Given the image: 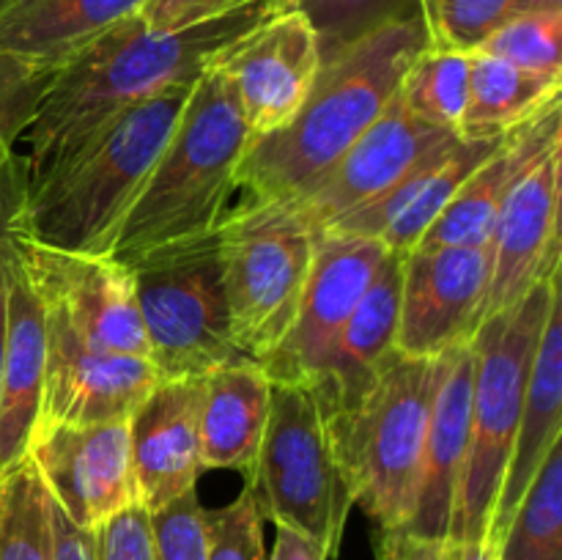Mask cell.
Instances as JSON below:
<instances>
[{"label": "cell", "mask_w": 562, "mask_h": 560, "mask_svg": "<svg viewBox=\"0 0 562 560\" xmlns=\"http://www.w3.org/2000/svg\"><path fill=\"white\" fill-rule=\"evenodd\" d=\"M472 379H475L472 344H461L439 357L426 450H423L420 489H417L415 516L406 527L417 536L450 538L456 489L470 448Z\"/></svg>", "instance_id": "obj_23"}, {"label": "cell", "mask_w": 562, "mask_h": 560, "mask_svg": "<svg viewBox=\"0 0 562 560\" xmlns=\"http://www.w3.org/2000/svg\"><path fill=\"white\" fill-rule=\"evenodd\" d=\"M426 47V27L415 11L327 55L300 113L274 135L250 143L236 201L291 203L311 190L379 119Z\"/></svg>", "instance_id": "obj_2"}, {"label": "cell", "mask_w": 562, "mask_h": 560, "mask_svg": "<svg viewBox=\"0 0 562 560\" xmlns=\"http://www.w3.org/2000/svg\"><path fill=\"white\" fill-rule=\"evenodd\" d=\"M272 404V379L258 362L236 360L201 377V464L250 475Z\"/></svg>", "instance_id": "obj_25"}, {"label": "cell", "mask_w": 562, "mask_h": 560, "mask_svg": "<svg viewBox=\"0 0 562 560\" xmlns=\"http://www.w3.org/2000/svg\"><path fill=\"white\" fill-rule=\"evenodd\" d=\"M387 253L371 236L318 231L316 258L294 324L261 362L272 382L311 384L316 379Z\"/></svg>", "instance_id": "obj_15"}, {"label": "cell", "mask_w": 562, "mask_h": 560, "mask_svg": "<svg viewBox=\"0 0 562 560\" xmlns=\"http://www.w3.org/2000/svg\"><path fill=\"white\" fill-rule=\"evenodd\" d=\"M499 60L562 77V11L527 9L505 22L477 49Z\"/></svg>", "instance_id": "obj_32"}, {"label": "cell", "mask_w": 562, "mask_h": 560, "mask_svg": "<svg viewBox=\"0 0 562 560\" xmlns=\"http://www.w3.org/2000/svg\"><path fill=\"white\" fill-rule=\"evenodd\" d=\"M217 239L234 344L261 366L294 324L318 231L285 203L234 201L220 220Z\"/></svg>", "instance_id": "obj_8"}, {"label": "cell", "mask_w": 562, "mask_h": 560, "mask_svg": "<svg viewBox=\"0 0 562 560\" xmlns=\"http://www.w3.org/2000/svg\"><path fill=\"white\" fill-rule=\"evenodd\" d=\"M560 176L562 146L532 165L499 209L488 239L492 272L483 318L519 305L560 269Z\"/></svg>", "instance_id": "obj_18"}, {"label": "cell", "mask_w": 562, "mask_h": 560, "mask_svg": "<svg viewBox=\"0 0 562 560\" xmlns=\"http://www.w3.org/2000/svg\"><path fill=\"white\" fill-rule=\"evenodd\" d=\"M44 360V302L22 264L11 225L5 250V338L0 360V475L27 459V445L42 410Z\"/></svg>", "instance_id": "obj_21"}, {"label": "cell", "mask_w": 562, "mask_h": 560, "mask_svg": "<svg viewBox=\"0 0 562 560\" xmlns=\"http://www.w3.org/2000/svg\"><path fill=\"white\" fill-rule=\"evenodd\" d=\"M562 77L541 75L472 53L470 97H467L461 137H494L514 132L560 99Z\"/></svg>", "instance_id": "obj_27"}, {"label": "cell", "mask_w": 562, "mask_h": 560, "mask_svg": "<svg viewBox=\"0 0 562 560\" xmlns=\"http://www.w3.org/2000/svg\"><path fill=\"white\" fill-rule=\"evenodd\" d=\"M250 148L234 88L209 66L190 88L168 146L132 201L108 256L124 267L217 231Z\"/></svg>", "instance_id": "obj_4"}, {"label": "cell", "mask_w": 562, "mask_h": 560, "mask_svg": "<svg viewBox=\"0 0 562 560\" xmlns=\"http://www.w3.org/2000/svg\"><path fill=\"white\" fill-rule=\"evenodd\" d=\"M209 66L234 88L247 135L256 143L300 113L322 69V47L307 16L285 5L220 49Z\"/></svg>", "instance_id": "obj_10"}, {"label": "cell", "mask_w": 562, "mask_h": 560, "mask_svg": "<svg viewBox=\"0 0 562 560\" xmlns=\"http://www.w3.org/2000/svg\"><path fill=\"white\" fill-rule=\"evenodd\" d=\"M401 269H404V256L387 253L368 283L366 294L357 302L355 313L340 329L327 360L318 368L316 379L307 384L316 395L329 437L362 410L398 351L395 335H398Z\"/></svg>", "instance_id": "obj_17"}, {"label": "cell", "mask_w": 562, "mask_h": 560, "mask_svg": "<svg viewBox=\"0 0 562 560\" xmlns=\"http://www.w3.org/2000/svg\"><path fill=\"white\" fill-rule=\"evenodd\" d=\"M49 527H53V560H97L93 533L77 527L49 497Z\"/></svg>", "instance_id": "obj_41"}, {"label": "cell", "mask_w": 562, "mask_h": 560, "mask_svg": "<svg viewBox=\"0 0 562 560\" xmlns=\"http://www.w3.org/2000/svg\"><path fill=\"white\" fill-rule=\"evenodd\" d=\"M209 552L206 560H267L263 552V516L258 514L250 492L220 508H206Z\"/></svg>", "instance_id": "obj_36"}, {"label": "cell", "mask_w": 562, "mask_h": 560, "mask_svg": "<svg viewBox=\"0 0 562 560\" xmlns=\"http://www.w3.org/2000/svg\"><path fill=\"white\" fill-rule=\"evenodd\" d=\"M558 291L560 269L538 283L519 305L483 318L477 333L472 335L475 379H472L470 448L456 489L448 533L456 544L472 541L492 525L514 453L530 362Z\"/></svg>", "instance_id": "obj_5"}, {"label": "cell", "mask_w": 562, "mask_h": 560, "mask_svg": "<svg viewBox=\"0 0 562 560\" xmlns=\"http://www.w3.org/2000/svg\"><path fill=\"white\" fill-rule=\"evenodd\" d=\"M269 560H329V558L327 552L313 541V538L302 536V533L291 530V527H278Z\"/></svg>", "instance_id": "obj_42"}, {"label": "cell", "mask_w": 562, "mask_h": 560, "mask_svg": "<svg viewBox=\"0 0 562 560\" xmlns=\"http://www.w3.org/2000/svg\"><path fill=\"white\" fill-rule=\"evenodd\" d=\"M27 190V165L14 146L0 141V360L5 338V250H9L11 225Z\"/></svg>", "instance_id": "obj_38"}, {"label": "cell", "mask_w": 562, "mask_h": 560, "mask_svg": "<svg viewBox=\"0 0 562 560\" xmlns=\"http://www.w3.org/2000/svg\"><path fill=\"white\" fill-rule=\"evenodd\" d=\"M472 53L426 47L401 80V99L417 119L461 135L467 97H470Z\"/></svg>", "instance_id": "obj_29"}, {"label": "cell", "mask_w": 562, "mask_h": 560, "mask_svg": "<svg viewBox=\"0 0 562 560\" xmlns=\"http://www.w3.org/2000/svg\"><path fill=\"white\" fill-rule=\"evenodd\" d=\"M14 245L42 302L58 307L102 349L148 360L135 275L130 267L110 256L55 250L16 234Z\"/></svg>", "instance_id": "obj_16"}, {"label": "cell", "mask_w": 562, "mask_h": 560, "mask_svg": "<svg viewBox=\"0 0 562 560\" xmlns=\"http://www.w3.org/2000/svg\"><path fill=\"white\" fill-rule=\"evenodd\" d=\"M562 102L543 108L536 119L505 135L497 152L461 184L412 250L453 245H486L492 239L499 209L510 192L552 148L562 146Z\"/></svg>", "instance_id": "obj_22"}, {"label": "cell", "mask_w": 562, "mask_h": 560, "mask_svg": "<svg viewBox=\"0 0 562 560\" xmlns=\"http://www.w3.org/2000/svg\"><path fill=\"white\" fill-rule=\"evenodd\" d=\"M245 489L263 519L313 538L329 560L338 558L355 494L307 384L272 382L269 421Z\"/></svg>", "instance_id": "obj_6"}, {"label": "cell", "mask_w": 562, "mask_h": 560, "mask_svg": "<svg viewBox=\"0 0 562 560\" xmlns=\"http://www.w3.org/2000/svg\"><path fill=\"white\" fill-rule=\"evenodd\" d=\"M44 327H47V360H44L42 410L36 426L42 423L91 426V423L130 421L137 404L159 382L146 357L102 349L47 302H44Z\"/></svg>", "instance_id": "obj_13"}, {"label": "cell", "mask_w": 562, "mask_h": 560, "mask_svg": "<svg viewBox=\"0 0 562 560\" xmlns=\"http://www.w3.org/2000/svg\"><path fill=\"white\" fill-rule=\"evenodd\" d=\"M499 541H503V536L488 525L486 533H481L472 541L459 544V558L456 560H499Z\"/></svg>", "instance_id": "obj_43"}, {"label": "cell", "mask_w": 562, "mask_h": 560, "mask_svg": "<svg viewBox=\"0 0 562 560\" xmlns=\"http://www.w3.org/2000/svg\"><path fill=\"white\" fill-rule=\"evenodd\" d=\"M146 0H14L0 9V53L64 66Z\"/></svg>", "instance_id": "obj_26"}, {"label": "cell", "mask_w": 562, "mask_h": 560, "mask_svg": "<svg viewBox=\"0 0 562 560\" xmlns=\"http://www.w3.org/2000/svg\"><path fill=\"white\" fill-rule=\"evenodd\" d=\"M0 560H53L49 494L31 459L0 475Z\"/></svg>", "instance_id": "obj_30"}, {"label": "cell", "mask_w": 562, "mask_h": 560, "mask_svg": "<svg viewBox=\"0 0 562 560\" xmlns=\"http://www.w3.org/2000/svg\"><path fill=\"white\" fill-rule=\"evenodd\" d=\"M456 132L439 130L409 113L401 93L390 99L379 119L346 148L344 157L296 201L294 209L311 228L327 231L357 209L368 206L379 195L398 184L428 154L453 143Z\"/></svg>", "instance_id": "obj_14"}, {"label": "cell", "mask_w": 562, "mask_h": 560, "mask_svg": "<svg viewBox=\"0 0 562 560\" xmlns=\"http://www.w3.org/2000/svg\"><path fill=\"white\" fill-rule=\"evenodd\" d=\"M289 0H252L179 31H154L130 14L71 55L49 82L25 132L27 179L64 163L93 130L121 110L176 86H192L220 49L234 44Z\"/></svg>", "instance_id": "obj_1"}, {"label": "cell", "mask_w": 562, "mask_h": 560, "mask_svg": "<svg viewBox=\"0 0 562 560\" xmlns=\"http://www.w3.org/2000/svg\"><path fill=\"white\" fill-rule=\"evenodd\" d=\"M91 533L97 560H154L151 519L140 503L108 516Z\"/></svg>", "instance_id": "obj_37"}, {"label": "cell", "mask_w": 562, "mask_h": 560, "mask_svg": "<svg viewBox=\"0 0 562 560\" xmlns=\"http://www.w3.org/2000/svg\"><path fill=\"white\" fill-rule=\"evenodd\" d=\"M437 373L439 357L395 351L362 410L329 437L355 505L379 530H406L415 516Z\"/></svg>", "instance_id": "obj_7"}, {"label": "cell", "mask_w": 562, "mask_h": 560, "mask_svg": "<svg viewBox=\"0 0 562 560\" xmlns=\"http://www.w3.org/2000/svg\"><path fill=\"white\" fill-rule=\"evenodd\" d=\"M530 9H541V11H562V0H530Z\"/></svg>", "instance_id": "obj_44"}, {"label": "cell", "mask_w": 562, "mask_h": 560, "mask_svg": "<svg viewBox=\"0 0 562 560\" xmlns=\"http://www.w3.org/2000/svg\"><path fill=\"white\" fill-rule=\"evenodd\" d=\"M58 66L0 53V141L16 146L25 137Z\"/></svg>", "instance_id": "obj_34"}, {"label": "cell", "mask_w": 562, "mask_h": 560, "mask_svg": "<svg viewBox=\"0 0 562 560\" xmlns=\"http://www.w3.org/2000/svg\"><path fill=\"white\" fill-rule=\"evenodd\" d=\"M505 135L456 137L439 152L428 154L417 168H412L384 195H379L368 206L357 209L355 214H349L327 231L371 236V239L382 242L390 253L404 256L420 242V236L442 214V209L453 201L461 184L497 152Z\"/></svg>", "instance_id": "obj_20"}, {"label": "cell", "mask_w": 562, "mask_h": 560, "mask_svg": "<svg viewBox=\"0 0 562 560\" xmlns=\"http://www.w3.org/2000/svg\"><path fill=\"white\" fill-rule=\"evenodd\" d=\"M488 272V242L404 253L395 349L434 360L470 344L483 322Z\"/></svg>", "instance_id": "obj_11"}, {"label": "cell", "mask_w": 562, "mask_h": 560, "mask_svg": "<svg viewBox=\"0 0 562 560\" xmlns=\"http://www.w3.org/2000/svg\"><path fill=\"white\" fill-rule=\"evenodd\" d=\"M252 0H146L137 14L154 31H179L241 9Z\"/></svg>", "instance_id": "obj_39"}, {"label": "cell", "mask_w": 562, "mask_h": 560, "mask_svg": "<svg viewBox=\"0 0 562 560\" xmlns=\"http://www.w3.org/2000/svg\"><path fill=\"white\" fill-rule=\"evenodd\" d=\"M9 3H14V0H0V9H5Z\"/></svg>", "instance_id": "obj_45"}, {"label": "cell", "mask_w": 562, "mask_h": 560, "mask_svg": "<svg viewBox=\"0 0 562 560\" xmlns=\"http://www.w3.org/2000/svg\"><path fill=\"white\" fill-rule=\"evenodd\" d=\"M562 439V302L560 291L549 305L541 338L530 362L525 401H521L519 428H516L514 453L505 472L503 492L494 508L492 527L503 536L514 519L521 497L532 478L547 461L549 450Z\"/></svg>", "instance_id": "obj_24"}, {"label": "cell", "mask_w": 562, "mask_h": 560, "mask_svg": "<svg viewBox=\"0 0 562 560\" xmlns=\"http://www.w3.org/2000/svg\"><path fill=\"white\" fill-rule=\"evenodd\" d=\"M527 9L530 0H417L428 47L456 53H477L497 27Z\"/></svg>", "instance_id": "obj_31"}, {"label": "cell", "mask_w": 562, "mask_h": 560, "mask_svg": "<svg viewBox=\"0 0 562 560\" xmlns=\"http://www.w3.org/2000/svg\"><path fill=\"white\" fill-rule=\"evenodd\" d=\"M313 25L322 60L373 27L398 16L415 14L417 0H289Z\"/></svg>", "instance_id": "obj_33"}, {"label": "cell", "mask_w": 562, "mask_h": 560, "mask_svg": "<svg viewBox=\"0 0 562 560\" xmlns=\"http://www.w3.org/2000/svg\"><path fill=\"white\" fill-rule=\"evenodd\" d=\"M148 519H151L154 560H206L209 522L206 508L195 492H187L162 508L148 511Z\"/></svg>", "instance_id": "obj_35"}, {"label": "cell", "mask_w": 562, "mask_h": 560, "mask_svg": "<svg viewBox=\"0 0 562 560\" xmlns=\"http://www.w3.org/2000/svg\"><path fill=\"white\" fill-rule=\"evenodd\" d=\"M376 560H456L459 544L453 538H428L409 530H376Z\"/></svg>", "instance_id": "obj_40"}, {"label": "cell", "mask_w": 562, "mask_h": 560, "mask_svg": "<svg viewBox=\"0 0 562 560\" xmlns=\"http://www.w3.org/2000/svg\"><path fill=\"white\" fill-rule=\"evenodd\" d=\"M130 269L148 362L159 379H201L225 362L247 360L231 333L217 231L151 253Z\"/></svg>", "instance_id": "obj_9"}, {"label": "cell", "mask_w": 562, "mask_h": 560, "mask_svg": "<svg viewBox=\"0 0 562 560\" xmlns=\"http://www.w3.org/2000/svg\"><path fill=\"white\" fill-rule=\"evenodd\" d=\"M499 560H562V439L505 527Z\"/></svg>", "instance_id": "obj_28"}, {"label": "cell", "mask_w": 562, "mask_h": 560, "mask_svg": "<svg viewBox=\"0 0 562 560\" xmlns=\"http://www.w3.org/2000/svg\"><path fill=\"white\" fill-rule=\"evenodd\" d=\"M27 459L53 503L82 530H93L126 505L140 503L130 421L91 426L42 423L33 428Z\"/></svg>", "instance_id": "obj_12"}, {"label": "cell", "mask_w": 562, "mask_h": 560, "mask_svg": "<svg viewBox=\"0 0 562 560\" xmlns=\"http://www.w3.org/2000/svg\"><path fill=\"white\" fill-rule=\"evenodd\" d=\"M192 86L121 110L64 163L27 179L14 234L36 245L108 256L132 201L168 146Z\"/></svg>", "instance_id": "obj_3"}, {"label": "cell", "mask_w": 562, "mask_h": 560, "mask_svg": "<svg viewBox=\"0 0 562 560\" xmlns=\"http://www.w3.org/2000/svg\"><path fill=\"white\" fill-rule=\"evenodd\" d=\"M137 500L157 511L195 492L201 464V379H159L130 417Z\"/></svg>", "instance_id": "obj_19"}]
</instances>
